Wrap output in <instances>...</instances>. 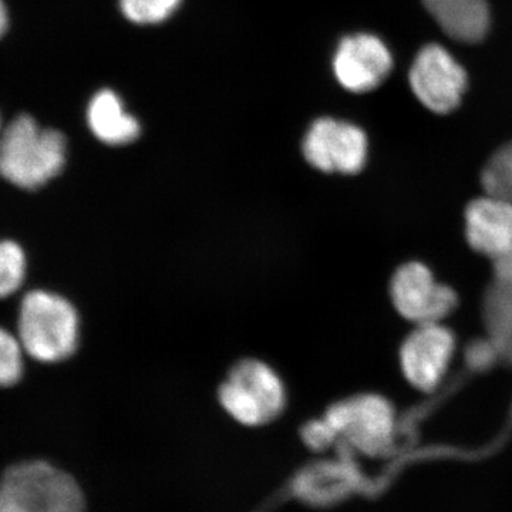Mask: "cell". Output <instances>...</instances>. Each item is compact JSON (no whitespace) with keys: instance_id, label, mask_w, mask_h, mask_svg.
Returning a JSON list of instances; mask_svg holds the SVG:
<instances>
[{"instance_id":"6da1fadb","label":"cell","mask_w":512,"mask_h":512,"mask_svg":"<svg viewBox=\"0 0 512 512\" xmlns=\"http://www.w3.org/2000/svg\"><path fill=\"white\" fill-rule=\"evenodd\" d=\"M66 160V137L40 127L28 114L16 117L0 134V175L23 190H37L52 181Z\"/></svg>"},{"instance_id":"7a4b0ae2","label":"cell","mask_w":512,"mask_h":512,"mask_svg":"<svg viewBox=\"0 0 512 512\" xmlns=\"http://www.w3.org/2000/svg\"><path fill=\"white\" fill-rule=\"evenodd\" d=\"M79 315L57 293L32 291L20 303L18 338L25 353L43 363L66 360L79 345Z\"/></svg>"},{"instance_id":"3957f363","label":"cell","mask_w":512,"mask_h":512,"mask_svg":"<svg viewBox=\"0 0 512 512\" xmlns=\"http://www.w3.org/2000/svg\"><path fill=\"white\" fill-rule=\"evenodd\" d=\"M225 412L244 426L271 423L284 412L285 386L266 363L245 359L232 367L218 392Z\"/></svg>"},{"instance_id":"277c9868","label":"cell","mask_w":512,"mask_h":512,"mask_svg":"<svg viewBox=\"0 0 512 512\" xmlns=\"http://www.w3.org/2000/svg\"><path fill=\"white\" fill-rule=\"evenodd\" d=\"M323 420L336 436V444L353 454L384 456L393 446L396 416L392 404L376 394H360L332 404Z\"/></svg>"},{"instance_id":"5b68a950","label":"cell","mask_w":512,"mask_h":512,"mask_svg":"<svg viewBox=\"0 0 512 512\" xmlns=\"http://www.w3.org/2000/svg\"><path fill=\"white\" fill-rule=\"evenodd\" d=\"M0 483L18 495L30 512H86V498L79 483L49 461L13 464Z\"/></svg>"},{"instance_id":"8992f818","label":"cell","mask_w":512,"mask_h":512,"mask_svg":"<svg viewBox=\"0 0 512 512\" xmlns=\"http://www.w3.org/2000/svg\"><path fill=\"white\" fill-rule=\"evenodd\" d=\"M305 160L322 173L353 175L365 167L367 137L348 121L320 117L303 138Z\"/></svg>"},{"instance_id":"52a82bcc","label":"cell","mask_w":512,"mask_h":512,"mask_svg":"<svg viewBox=\"0 0 512 512\" xmlns=\"http://www.w3.org/2000/svg\"><path fill=\"white\" fill-rule=\"evenodd\" d=\"M409 80L414 96L437 114L456 110L467 89L466 70L437 43H430L417 53Z\"/></svg>"},{"instance_id":"ba28073f","label":"cell","mask_w":512,"mask_h":512,"mask_svg":"<svg viewBox=\"0 0 512 512\" xmlns=\"http://www.w3.org/2000/svg\"><path fill=\"white\" fill-rule=\"evenodd\" d=\"M390 293L397 312L417 325L440 323L457 303L453 289L439 284L430 269L420 262H409L397 269Z\"/></svg>"},{"instance_id":"9c48e42d","label":"cell","mask_w":512,"mask_h":512,"mask_svg":"<svg viewBox=\"0 0 512 512\" xmlns=\"http://www.w3.org/2000/svg\"><path fill=\"white\" fill-rule=\"evenodd\" d=\"M393 69V56L382 39L370 33L343 37L333 57V72L343 89L367 93L377 89Z\"/></svg>"},{"instance_id":"30bf717a","label":"cell","mask_w":512,"mask_h":512,"mask_svg":"<svg viewBox=\"0 0 512 512\" xmlns=\"http://www.w3.org/2000/svg\"><path fill=\"white\" fill-rule=\"evenodd\" d=\"M454 349L453 333L440 323L417 325L400 350L404 376L421 392H433L446 375Z\"/></svg>"},{"instance_id":"8fae6325","label":"cell","mask_w":512,"mask_h":512,"mask_svg":"<svg viewBox=\"0 0 512 512\" xmlns=\"http://www.w3.org/2000/svg\"><path fill=\"white\" fill-rule=\"evenodd\" d=\"M339 460L318 461L303 468L293 481V493L302 503L313 507H329L346 497L359 484V476L350 450L339 446Z\"/></svg>"},{"instance_id":"7c38bea8","label":"cell","mask_w":512,"mask_h":512,"mask_svg":"<svg viewBox=\"0 0 512 512\" xmlns=\"http://www.w3.org/2000/svg\"><path fill=\"white\" fill-rule=\"evenodd\" d=\"M467 239L481 254L500 256L512 251V204L500 198H480L468 205Z\"/></svg>"},{"instance_id":"4fadbf2b","label":"cell","mask_w":512,"mask_h":512,"mask_svg":"<svg viewBox=\"0 0 512 512\" xmlns=\"http://www.w3.org/2000/svg\"><path fill=\"white\" fill-rule=\"evenodd\" d=\"M424 8L454 42L476 45L490 30L487 0H423Z\"/></svg>"},{"instance_id":"5bb4252c","label":"cell","mask_w":512,"mask_h":512,"mask_svg":"<svg viewBox=\"0 0 512 512\" xmlns=\"http://www.w3.org/2000/svg\"><path fill=\"white\" fill-rule=\"evenodd\" d=\"M87 123L94 137L107 146H127L141 133L140 123L127 113L123 101L113 90H100L94 94L87 109Z\"/></svg>"},{"instance_id":"9a60e30c","label":"cell","mask_w":512,"mask_h":512,"mask_svg":"<svg viewBox=\"0 0 512 512\" xmlns=\"http://www.w3.org/2000/svg\"><path fill=\"white\" fill-rule=\"evenodd\" d=\"M183 0H120L124 18L134 25H160L180 9Z\"/></svg>"},{"instance_id":"2e32d148","label":"cell","mask_w":512,"mask_h":512,"mask_svg":"<svg viewBox=\"0 0 512 512\" xmlns=\"http://www.w3.org/2000/svg\"><path fill=\"white\" fill-rule=\"evenodd\" d=\"M26 276V256L20 245L0 241V299L13 295Z\"/></svg>"},{"instance_id":"e0dca14e","label":"cell","mask_w":512,"mask_h":512,"mask_svg":"<svg viewBox=\"0 0 512 512\" xmlns=\"http://www.w3.org/2000/svg\"><path fill=\"white\" fill-rule=\"evenodd\" d=\"M23 349L18 336L0 328V387H10L23 375Z\"/></svg>"},{"instance_id":"ac0fdd59","label":"cell","mask_w":512,"mask_h":512,"mask_svg":"<svg viewBox=\"0 0 512 512\" xmlns=\"http://www.w3.org/2000/svg\"><path fill=\"white\" fill-rule=\"evenodd\" d=\"M301 437L306 447L313 451H325L336 444L335 433L330 429L329 424L323 420V417L319 420L308 421L302 427Z\"/></svg>"},{"instance_id":"d6986e66","label":"cell","mask_w":512,"mask_h":512,"mask_svg":"<svg viewBox=\"0 0 512 512\" xmlns=\"http://www.w3.org/2000/svg\"><path fill=\"white\" fill-rule=\"evenodd\" d=\"M0 512H30L18 495L12 493L5 484L0 483Z\"/></svg>"},{"instance_id":"ffe728a7","label":"cell","mask_w":512,"mask_h":512,"mask_svg":"<svg viewBox=\"0 0 512 512\" xmlns=\"http://www.w3.org/2000/svg\"><path fill=\"white\" fill-rule=\"evenodd\" d=\"M8 25V10H6V6L5 3H3V0H0V37L5 35L6 29H8Z\"/></svg>"},{"instance_id":"44dd1931","label":"cell","mask_w":512,"mask_h":512,"mask_svg":"<svg viewBox=\"0 0 512 512\" xmlns=\"http://www.w3.org/2000/svg\"><path fill=\"white\" fill-rule=\"evenodd\" d=\"M0 134H2V127H0Z\"/></svg>"}]
</instances>
